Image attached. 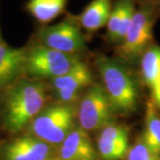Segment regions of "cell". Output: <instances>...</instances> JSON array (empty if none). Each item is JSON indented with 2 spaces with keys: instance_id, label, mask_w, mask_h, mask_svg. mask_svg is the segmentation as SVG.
Returning a JSON list of instances; mask_svg holds the SVG:
<instances>
[{
  "instance_id": "1",
  "label": "cell",
  "mask_w": 160,
  "mask_h": 160,
  "mask_svg": "<svg viewBox=\"0 0 160 160\" xmlns=\"http://www.w3.org/2000/svg\"><path fill=\"white\" fill-rule=\"evenodd\" d=\"M96 66L114 115L125 116L138 109L140 92L133 74L119 60L100 54Z\"/></svg>"
},
{
  "instance_id": "2",
  "label": "cell",
  "mask_w": 160,
  "mask_h": 160,
  "mask_svg": "<svg viewBox=\"0 0 160 160\" xmlns=\"http://www.w3.org/2000/svg\"><path fill=\"white\" fill-rule=\"evenodd\" d=\"M46 88L39 80H20L7 90L4 99L3 122L11 133L29 126L46 106Z\"/></svg>"
},
{
  "instance_id": "3",
  "label": "cell",
  "mask_w": 160,
  "mask_h": 160,
  "mask_svg": "<svg viewBox=\"0 0 160 160\" xmlns=\"http://www.w3.org/2000/svg\"><path fill=\"white\" fill-rule=\"evenodd\" d=\"M160 16V6L154 0H138L135 14L125 39L117 52L126 62H135L153 44V29Z\"/></svg>"
},
{
  "instance_id": "4",
  "label": "cell",
  "mask_w": 160,
  "mask_h": 160,
  "mask_svg": "<svg viewBox=\"0 0 160 160\" xmlns=\"http://www.w3.org/2000/svg\"><path fill=\"white\" fill-rule=\"evenodd\" d=\"M75 104L46 105L29 125V133L57 149L77 124Z\"/></svg>"
},
{
  "instance_id": "5",
  "label": "cell",
  "mask_w": 160,
  "mask_h": 160,
  "mask_svg": "<svg viewBox=\"0 0 160 160\" xmlns=\"http://www.w3.org/2000/svg\"><path fill=\"white\" fill-rule=\"evenodd\" d=\"M80 62V54L56 51L38 43L27 49L25 73L36 79L52 80L68 73Z\"/></svg>"
},
{
  "instance_id": "6",
  "label": "cell",
  "mask_w": 160,
  "mask_h": 160,
  "mask_svg": "<svg viewBox=\"0 0 160 160\" xmlns=\"http://www.w3.org/2000/svg\"><path fill=\"white\" fill-rule=\"evenodd\" d=\"M36 37L40 45L66 53L80 54L87 49L85 35L72 14L56 24L40 27Z\"/></svg>"
},
{
  "instance_id": "7",
  "label": "cell",
  "mask_w": 160,
  "mask_h": 160,
  "mask_svg": "<svg viewBox=\"0 0 160 160\" xmlns=\"http://www.w3.org/2000/svg\"><path fill=\"white\" fill-rule=\"evenodd\" d=\"M114 116L103 86L93 83L80 99L77 109L78 126L87 132L100 131L114 121Z\"/></svg>"
},
{
  "instance_id": "8",
  "label": "cell",
  "mask_w": 160,
  "mask_h": 160,
  "mask_svg": "<svg viewBox=\"0 0 160 160\" xmlns=\"http://www.w3.org/2000/svg\"><path fill=\"white\" fill-rule=\"evenodd\" d=\"M93 84L89 67L83 61L68 73L51 80L56 102L75 104L83 96V91Z\"/></svg>"
},
{
  "instance_id": "9",
  "label": "cell",
  "mask_w": 160,
  "mask_h": 160,
  "mask_svg": "<svg viewBox=\"0 0 160 160\" xmlns=\"http://www.w3.org/2000/svg\"><path fill=\"white\" fill-rule=\"evenodd\" d=\"M56 149L30 133L11 139L0 148L1 160H52Z\"/></svg>"
},
{
  "instance_id": "10",
  "label": "cell",
  "mask_w": 160,
  "mask_h": 160,
  "mask_svg": "<svg viewBox=\"0 0 160 160\" xmlns=\"http://www.w3.org/2000/svg\"><path fill=\"white\" fill-rule=\"evenodd\" d=\"M95 146L101 160L126 159L130 149L128 127L110 122L99 131Z\"/></svg>"
},
{
  "instance_id": "11",
  "label": "cell",
  "mask_w": 160,
  "mask_h": 160,
  "mask_svg": "<svg viewBox=\"0 0 160 160\" xmlns=\"http://www.w3.org/2000/svg\"><path fill=\"white\" fill-rule=\"evenodd\" d=\"M55 158L60 160H101L89 132L78 125L56 149Z\"/></svg>"
},
{
  "instance_id": "12",
  "label": "cell",
  "mask_w": 160,
  "mask_h": 160,
  "mask_svg": "<svg viewBox=\"0 0 160 160\" xmlns=\"http://www.w3.org/2000/svg\"><path fill=\"white\" fill-rule=\"evenodd\" d=\"M138 0H115L106 25L105 39L118 46L125 39L137 9Z\"/></svg>"
},
{
  "instance_id": "13",
  "label": "cell",
  "mask_w": 160,
  "mask_h": 160,
  "mask_svg": "<svg viewBox=\"0 0 160 160\" xmlns=\"http://www.w3.org/2000/svg\"><path fill=\"white\" fill-rule=\"evenodd\" d=\"M27 48H15L0 42V88L15 83L25 72Z\"/></svg>"
},
{
  "instance_id": "14",
  "label": "cell",
  "mask_w": 160,
  "mask_h": 160,
  "mask_svg": "<svg viewBox=\"0 0 160 160\" xmlns=\"http://www.w3.org/2000/svg\"><path fill=\"white\" fill-rule=\"evenodd\" d=\"M115 0H91L77 19L81 29L94 33L106 27Z\"/></svg>"
},
{
  "instance_id": "15",
  "label": "cell",
  "mask_w": 160,
  "mask_h": 160,
  "mask_svg": "<svg viewBox=\"0 0 160 160\" xmlns=\"http://www.w3.org/2000/svg\"><path fill=\"white\" fill-rule=\"evenodd\" d=\"M68 0H29L26 10L43 26L54 21L65 12Z\"/></svg>"
},
{
  "instance_id": "16",
  "label": "cell",
  "mask_w": 160,
  "mask_h": 160,
  "mask_svg": "<svg viewBox=\"0 0 160 160\" xmlns=\"http://www.w3.org/2000/svg\"><path fill=\"white\" fill-rule=\"evenodd\" d=\"M142 137L153 153L160 156V113L152 100L146 103L144 131Z\"/></svg>"
},
{
  "instance_id": "17",
  "label": "cell",
  "mask_w": 160,
  "mask_h": 160,
  "mask_svg": "<svg viewBox=\"0 0 160 160\" xmlns=\"http://www.w3.org/2000/svg\"><path fill=\"white\" fill-rule=\"evenodd\" d=\"M140 62L142 79L150 89L160 77V46L152 44L143 52Z\"/></svg>"
},
{
  "instance_id": "18",
  "label": "cell",
  "mask_w": 160,
  "mask_h": 160,
  "mask_svg": "<svg viewBox=\"0 0 160 160\" xmlns=\"http://www.w3.org/2000/svg\"><path fill=\"white\" fill-rule=\"evenodd\" d=\"M126 160H160V156L153 153L146 146L141 135L137 138L136 142L130 146Z\"/></svg>"
},
{
  "instance_id": "19",
  "label": "cell",
  "mask_w": 160,
  "mask_h": 160,
  "mask_svg": "<svg viewBox=\"0 0 160 160\" xmlns=\"http://www.w3.org/2000/svg\"><path fill=\"white\" fill-rule=\"evenodd\" d=\"M152 94V101L155 104L160 108V77L155 82V84L150 88Z\"/></svg>"
},
{
  "instance_id": "20",
  "label": "cell",
  "mask_w": 160,
  "mask_h": 160,
  "mask_svg": "<svg viewBox=\"0 0 160 160\" xmlns=\"http://www.w3.org/2000/svg\"><path fill=\"white\" fill-rule=\"evenodd\" d=\"M155 2H156V3H157V4H158V6H160V0H154Z\"/></svg>"
},
{
  "instance_id": "21",
  "label": "cell",
  "mask_w": 160,
  "mask_h": 160,
  "mask_svg": "<svg viewBox=\"0 0 160 160\" xmlns=\"http://www.w3.org/2000/svg\"><path fill=\"white\" fill-rule=\"evenodd\" d=\"M52 160H60V159H58V158H54Z\"/></svg>"
},
{
  "instance_id": "22",
  "label": "cell",
  "mask_w": 160,
  "mask_h": 160,
  "mask_svg": "<svg viewBox=\"0 0 160 160\" xmlns=\"http://www.w3.org/2000/svg\"><path fill=\"white\" fill-rule=\"evenodd\" d=\"M0 42H2V41H1V33H0Z\"/></svg>"
},
{
  "instance_id": "23",
  "label": "cell",
  "mask_w": 160,
  "mask_h": 160,
  "mask_svg": "<svg viewBox=\"0 0 160 160\" xmlns=\"http://www.w3.org/2000/svg\"><path fill=\"white\" fill-rule=\"evenodd\" d=\"M0 160H1V159H0Z\"/></svg>"
}]
</instances>
